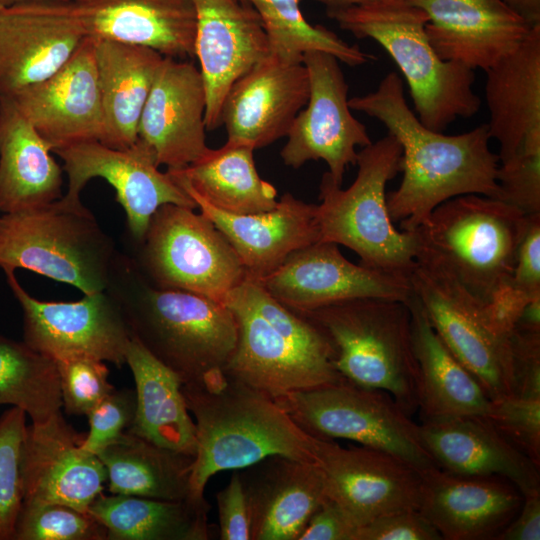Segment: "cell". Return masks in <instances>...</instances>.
I'll use <instances>...</instances> for the list:
<instances>
[{"instance_id":"cell-1","label":"cell","mask_w":540,"mask_h":540,"mask_svg":"<svg viewBox=\"0 0 540 540\" xmlns=\"http://www.w3.org/2000/svg\"><path fill=\"white\" fill-rule=\"evenodd\" d=\"M350 109L380 121L402 149L399 187L387 195L393 223L413 231L443 202L466 194L497 197L499 156L487 124L458 135L424 126L408 106L401 78L387 74L378 87L348 100Z\"/></svg>"},{"instance_id":"cell-2","label":"cell","mask_w":540,"mask_h":540,"mask_svg":"<svg viewBox=\"0 0 540 540\" xmlns=\"http://www.w3.org/2000/svg\"><path fill=\"white\" fill-rule=\"evenodd\" d=\"M105 291L118 304L131 337L175 372L183 384L217 388L238 337L233 312L196 293L160 288L133 257L117 252Z\"/></svg>"},{"instance_id":"cell-3","label":"cell","mask_w":540,"mask_h":540,"mask_svg":"<svg viewBox=\"0 0 540 540\" xmlns=\"http://www.w3.org/2000/svg\"><path fill=\"white\" fill-rule=\"evenodd\" d=\"M182 392L196 428L190 480L194 498H205V487L216 473L270 456L316 463L317 437L270 395L228 378L217 388L183 384Z\"/></svg>"},{"instance_id":"cell-4","label":"cell","mask_w":540,"mask_h":540,"mask_svg":"<svg viewBox=\"0 0 540 540\" xmlns=\"http://www.w3.org/2000/svg\"><path fill=\"white\" fill-rule=\"evenodd\" d=\"M327 15L356 38H370L385 49L404 76L416 115L427 128L443 132L456 119L479 111L474 70L437 55L425 32L427 15L409 0H377Z\"/></svg>"},{"instance_id":"cell-5","label":"cell","mask_w":540,"mask_h":540,"mask_svg":"<svg viewBox=\"0 0 540 540\" xmlns=\"http://www.w3.org/2000/svg\"><path fill=\"white\" fill-rule=\"evenodd\" d=\"M402 149L390 134L358 152V171L346 189L328 172L319 185L317 221L320 240L353 250L360 264L410 279L419 241L416 231L399 230L392 222L386 186L400 172Z\"/></svg>"},{"instance_id":"cell-6","label":"cell","mask_w":540,"mask_h":540,"mask_svg":"<svg viewBox=\"0 0 540 540\" xmlns=\"http://www.w3.org/2000/svg\"><path fill=\"white\" fill-rule=\"evenodd\" d=\"M528 216L497 198L466 194L437 206L416 231L417 258L449 271L489 303L510 283Z\"/></svg>"},{"instance_id":"cell-7","label":"cell","mask_w":540,"mask_h":540,"mask_svg":"<svg viewBox=\"0 0 540 540\" xmlns=\"http://www.w3.org/2000/svg\"><path fill=\"white\" fill-rule=\"evenodd\" d=\"M407 301L361 298L298 313L325 334L345 380L387 392L411 416L418 409V366Z\"/></svg>"},{"instance_id":"cell-8","label":"cell","mask_w":540,"mask_h":540,"mask_svg":"<svg viewBox=\"0 0 540 540\" xmlns=\"http://www.w3.org/2000/svg\"><path fill=\"white\" fill-rule=\"evenodd\" d=\"M118 250L82 202L63 197L0 215V268L26 269L85 295L105 291Z\"/></svg>"},{"instance_id":"cell-9","label":"cell","mask_w":540,"mask_h":540,"mask_svg":"<svg viewBox=\"0 0 540 540\" xmlns=\"http://www.w3.org/2000/svg\"><path fill=\"white\" fill-rule=\"evenodd\" d=\"M308 433L341 438L395 455L420 473L437 468L420 427L385 391L345 379L274 398Z\"/></svg>"},{"instance_id":"cell-10","label":"cell","mask_w":540,"mask_h":540,"mask_svg":"<svg viewBox=\"0 0 540 540\" xmlns=\"http://www.w3.org/2000/svg\"><path fill=\"white\" fill-rule=\"evenodd\" d=\"M136 257L144 276L160 288L223 302L247 277L235 250L212 221L193 208L160 206L149 221Z\"/></svg>"},{"instance_id":"cell-11","label":"cell","mask_w":540,"mask_h":540,"mask_svg":"<svg viewBox=\"0 0 540 540\" xmlns=\"http://www.w3.org/2000/svg\"><path fill=\"white\" fill-rule=\"evenodd\" d=\"M410 283L436 333L489 399L512 395L510 335L496 329L486 303L424 258L416 259Z\"/></svg>"},{"instance_id":"cell-12","label":"cell","mask_w":540,"mask_h":540,"mask_svg":"<svg viewBox=\"0 0 540 540\" xmlns=\"http://www.w3.org/2000/svg\"><path fill=\"white\" fill-rule=\"evenodd\" d=\"M63 161L68 189L62 197L80 202V193L93 178L106 180L127 218L131 238L140 244L149 221L164 204L197 208L194 200L171 174L159 170L153 149L141 139L125 149L111 148L99 141L72 145L54 152Z\"/></svg>"},{"instance_id":"cell-13","label":"cell","mask_w":540,"mask_h":540,"mask_svg":"<svg viewBox=\"0 0 540 540\" xmlns=\"http://www.w3.org/2000/svg\"><path fill=\"white\" fill-rule=\"evenodd\" d=\"M302 62L308 73L309 97L290 127L280 156L294 169L307 161L323 160L332 180L341 186L346 168L356 165V148L372 141L365 125L351 113L339 60L313 50L304 53Z\"/></svg>"},{"instance_id":"cell-14","label":"cell","mask_w":540,"mask_h":540,"mask_svg":"<svg viewBox=\"0 0 540 540\" xmlns=\"http://www.w3.org/2000/svg\"><path fill=\"white\" fill-rule=\"evenodd\" d=\"M23 312V341L56 360L90 357L117 366L126 363L131 334L121 310L106 292L87 294L74 302L41 301L5 273Z\"/></svg>"},{"instance_id":"cell-15","label":"cell","mask_w":540,"mask_h":540,"mask_svg":"<svg viewBox=\"0 0 540 540\" xmlns=\"http://www.w3.org/2000/svg\"><path fill=\"white\" fill-rule=\"evenodd\" d=\"M316 463L326 495L359 527L395 512L418 510L422 473L401 458L366 446L317 437Z\"/></svg>"},{"instance_id":"cell-16","label":"cell","mask_w":540,"mask_h":540,"mask_svg":"<svg viewBox=\"0 0 540 540\" xmlns=\"http://www.w3.org/2000/svg\"><path fill=\"white\" fill-rule=\"evenodd\" d=\"M338 246L318 241L297 249L258 281L272 297L296 312L352 299L407 301L411 297L410 279L354 264Z\"/></svg>"},{"instance_id":"cell-17","label":"cell","mask_w":540,"mask_h":540,"mask_svg":"<svg viewBox=\"0 0 540 540\" xmlns=\"http://www.w3.org/2000/svg\"><path fill=\"white\" fill-rule=\"evenodd\" d=\"M87 36L74 0H39L1 9L0 100L50 77Z\"/></svg>"},{"instance_id":"cell-18","label":"cell","mask_w":540,"mask_h":540,"mask_svg":"<svg viewBox=\"0 0 540 540\" xmlns=\"http://www.w3.org/2000/svg\"><path fill=\"white\" fill-rule=\"evenodd\" d=\"M224 303L233 312L238 337L226 367L228 379L273 398L337 383L344 378L332 359L295 344L253 309L233 289Z\"/></svg>"},{"instance_id":"cell-19","label":"cell","mask_w":540,"mask_h":540,"mask_svg":"<svg viewBox=\"0 0 540 540\" xmlns=\"http://www.w3.org/2000/svg\"><path fill=\"white\" fill-rule=\"evenodd\" d=\"M95 48L96 39L87 36L54 74L10 98L52 152L102 141L104 119Z\"/></svg>"},{"instance_id":"cell-20","label":"cell","mask_w":540,"mask_h":540,"mask_svg":"<svg viewBox=\"0 0 540 540\" xmlns=\"http://www.w3.org/2000/svg\"><path fill=\"white\" fill-rule=\"evenodd\" d=\"M195 56L206 92L205 124L221 126V109L231 86L270 55L261 18L241 0H193Z\"/></svg>"},{"instance_id":"cell-21","label":"cell","mask_w":540,"mask_h":540,"mask_svg":"<svg viewBox=\"0 0 540 540\" xmlns=\"http://www.w3.org/2000/svg\"><path fill=\"white\" fill-rule=\"evenodd\" d=\"M83 436L66 422L61 410L43 423L26 427L23 501L59 503L88 512L103 493L107 472L96 454L81 448Z\"/></svg>"},{"instance_id":"cell-22","label":"cell","mask_w":540,"mask_h":540,"mask_svg":"<svg viewBox=\"0 0 540 540\" xmlns=\"http://www.w3.org/2000/svg\"><path fill=\"white\" fill-rule=\"evenodd\" d=\"M206 92L192 62L164 57L138 125V138L154 151L158 165L181 170L199 160L206 144Z\"/></svg>"},{"instance_id":"cell-23","label":"cell","mask_w":540,"mask_h":540,"mask_svg":"<svg viewBox=\"0 0 540 540\" xmlns=\"http://www.w3.org/2000/svg\"><path fill=\"white\" fill-rule=\"evenodd\" d=\"M428 17L425 32L437 55L486 71L514 51L531 26L503 0H409Z\"/></svg>"},{"instance_id":"cell-24","label":"cell","mask_w":540,"mask_h":540,"mask_svg":"<svg viewBox=\"0 0 540 540\" xmlns=\"http://www.w3.org/2000/svg\"><path fill=\"white\" fill-rule=\"evenodd\" d=\"M309 97L303 62L290 63L269 55L229 89L221 109L227 140L256 149L286 137Z\"/></svg>"},{"instance_id":"cell-25","label":"cell","mask_w":540,"mask_h":540,"mask_svg":"<svg viewBox=\"0 0 540 540\" xmlns=\"http://www.w3.org/2000/svg\"><path fill=\"white\" fill-rule=\"evenodd\" d=\"M523 495L510 481L434 468L422 473L420 513L445 540H497Z\"/></svg>"},{"instance_id":"cell-26","label":"cell","mask_w":540,"mask_h":540,"mask_svg":"<svg viewBox=\"0 0 540 540\" xmlns=\"http://www.w3.org/2000/svg\"><path fill=\"white\" fill-rule=\"evenodd\" d=\"M250 519V540H298L327 497L317 463L270 456L240 469Z\"/></svg>"},{"instance_id":"cell-27","label":"cell","mask_w":540,"mask_h":540,"mask_svg":"<svg viewBox=\"0 0 540 540\" xmlns=\"http://www.w3.org/2000/svg\"><path fill=\"white\" fill-rule=\"evenodd\" d=\"M180 187L225 236L247 276L255 280L275 271L293 251L320 240L317 205L291 193H284L270 211L239 215L220 210L191 189Z\"/></svg>"},{"instance_id":"cell-28","label":"cell","mask_w":540,"mask_h":540,"mask_svg":"<svg viewBox=\"0 0 540 540\" xmlns=\"http://www.w3.org/2000/svg\"><path fill=\"white\" fill-rule=\"evenodd\" d=\"M422 442L438 468L458 475L497 476L522 495L540 490V473L484 416L423 419Z\"/></svg>"},{"instance_id":"cell-29","label":"cell","mask_w":540,"mask_h":540,"mask_svg":"<svg viewBox=\"0 0 540 540\" xmlns=\"http://www.w3.org/2000/svg\"><path fill=\"white\" fill-rule=\"evenodd\" d=\"M88 36L151 48L164 57H195L193 0H74Z\"/></svg>"},{"instance_id":"cell-30","label":"cell","mask_w":540,"mask_h":540,"mask_svg":"<svg viewBox=\"0 0 540 540\" xmlns=\"http://www.w3.org/2000/svg\"><path fill=\"white\" fill-rule=\"evenodd\" d=\"M485 100L491 139L500 162L530 140L540 139V24L523 42L486 71Z\"/></svg>"},{"instance_id":"cell-31","label":"cell","mask_w":540,"mask_h":540,"mask_svg":"<svg viewBox=\"0 0 540 540\" xmlns=\"http://www.w3.org/2000/svg\"><path fill=\"white\" fill-rule=\"evenodd\" d=\"M10 98L0 100V212L47 205L62 197L63 168Z\"/></svg>"},{"instance_id":"cell-32","label":"cell","mask_w":540,"mask_h":540,"mask_svg":"<svg viewBox=\"0 0 540 540\" xmlns=\"http://www.w3.org/2000/svg\"><path fill=\"white\" fill-rule=\"evenodd\" d=\"M407 303L423 419L485 416L491 400L480 383L444 344L414 293Z\"/></svg>"},{"instance_id":"cell-33","label":"cell","mask_w":540,"mask_h":540,"mask_svg":"<svg viewBox=\"0 0 540 540\" xmlns=\"http://www.w3.org/2000/svg\"><path fill=\"white\" fill-rule=\"evenodd\" d=\"M96 39L104 134L101 143L125 149L138 139V125L164 56L140 45Z\"/></svg>"},{"instance_id":"cell-34","label":"cell","mask_w":540,"mask_h":540,"mask_svg":"<svg viewBox=\"0 0 540 540\" xmlns=\"http://www.w3.org/2000/svg\"><path fill=\"white\" fill-rule=\"evenodd\" d=\"M125 358L136 394L135 417L126 431L195 456L196 428L182 392V380L133 338Z\"/></svg>"},{"instance_id":"cell-35","label":"cell","mask_w":540,"mask_h":540,"mask_svg":"<svg viewBox=\"0 0 540 540\" xmlns=\"http://www.w3.org/2000/svg\"><path fill=\"white\" fill-rule=\"evenodd\" d=\"M210 505L205 498L167 500L101 493L88 513L107 540H208Z\"/></svg>"},{"instance_id":"cell-36","label":"cell","mask_w":540,"mask_h":540,"mask_svg":"<svg viewBox=\"0 0 540 540\" xmlns=\"http://www.w3.org/2000/svg\"><path fill=\"white\" fill-rule=\"evenodd\" d=\"M254 148L229 141L209 150L181 170H167L176 183L187 187L214 207L248 215L272 210L277 204L275 187L262 179L255 166Z\"/></svg>"},{"instance_id":"cell-37","label":"cell","mask_w":540,"mask_h":540,"mask_svg":"<svg viewBox=\"0 0 540 540\" xmlns=\"http://www.w3.org/2000/svg\"><path fill=\"white\" fill-rule=\"evenodd\" d=\"M97 456L106 469L111 494L167 500L194 498L190 483L194 456L127 431Z\"/></svg>"},{"instance_id":"cell-38","label":"cell","mask_w":540,"mask_h":540,"mask_svg":"<svg viewBox=\"0 0 540 540\" xmlns=\"http://www.w3.org/2000/svg\"><path fill=\"white\" fill-rule=\"evenodd\" d=\"M22 409L33 424L43 423L62 408L56 361L0 335V405Z\"/></svg>"},{"instance_id":"cell-39","label":"cell","mask_w":540,"mask_h":540,"mask_svg":"<svg viewBox=\"0 0 540 540\" xmlns=\"http://www.w3.org/2000/svg\"><path fill=\"white\" fill-rule=\"evenodd\" d=\"M259 15L268 37L270 55L290 63L302 62L304 53L322 51L356 67L373 57L321 25H312L300 9V0H241Z\"/></svg>"},{"instance_id":"cell-40","label":"cell","mask_w":540,"mask_h":540,"mask_svg":"<svg viewBox=\"0 0 540 540\" xmlns=\"http://www.w3.org/2000/svg\"><path fill=\"white\" fill-rule=\"evenodd\" d=\"M14 540H107V532L88 512L59 503L23 501Z\"/></svg>"},{"instance_id":"cell-41","label":"cell","mask_w":540,"mask_h":540,"mask_svg":"<svg viewBox=\"0 0 540 540\" xmlns=\"http://www.w3.org/2000/svg\"><path fill=\"white\" fill-rule=\"evenodd\" d=\"M26 413L12 407L0 417V540H14L23 503L21 473Z\"/></svg>"},{"instance_id":"cell-42","label":"cell","mask_w":540,"mask_h":540,"mask_svg":"<svg viewBox=\"0 0 540 540\" xmlns=\"http://www.w3.org/2000/svg\"><path fill=\"white\" fill-rule=\"evenodd\" d=\"M62 407L69 415L87 416L113 389L104 361L90 357L56 360Z\"/></svg>"},{"instance_id":"cell-43","label":"cell","mask_w":540,"mask_h":540,"mask_svg":"<svg viewBox=\"0 0 540 540\" xmlns=\"http://www.w3.org/2000/svg\"><path fill=\"white\" fill-rule=\"evenodd\" d=\"M484 417L540 467V398L506 395L491 400Z\"/></svg>"},{"instance_id":"cell-44","label":"cell","mask_w":540,"mask_h":540,"mask_svg":"<svg viewBox=\"0 0 540 540\" xmlns=\"http://www.w3.org/2000/svg\"><path fill=\"white\" fill-rule=\"evenodd\" d=\"M497 185V199L527 215L540 213V139L525 142L499 163Z\"/></svg>"},{"instance_id":"cell-45","label":"cell","mask_w":540,"mask_h":540,"mask_svg":"<svg viewBox=\"0 0 540 540\" xmlns=\"http://www.w3.org/2000/svg\"><path fill=\"white\" fill-rule=\"evenodd\" d=\"M135 413V390L114 388L87 415L89 430L83 436L81 448L97 455L130 427Z\"/></svg>"},{"instance_id":"cell-46","label":"cell","mask_w":540,"mask_h":540,"mask_svg":"<svg viewBox=\"0 0 540 540\" xmlns=\"http://www.w3.org/2000/svg\"><path fill=\"white\" fill-rule=\"evenodd\" d=\"M510 346L512 395L540 398V331L513 329Z\"/></svg>"},{"instance_id":"cell-47","label":"cell","mask_w":540,"mask_h":540,"mask_svg":"<svg viewBox=\"0 0 540 540\" xmlns=\"http://www.w3.org/2000/svg\"><path fill=\"white\" fill-rule=\"evenodd\" d=\"M355 540H442V537L419 510H406L359 527Z\"/></svg>"},{"instance_id":"cell-48","label":"cell","mask_w":540,"mask_h":540,"mask_svg":"<svg viewBox=\"0 0 540 540\" xmlns=\"http://www.w3.org/2000/svg\"><path fill=\"white\" fill-rule=\"evenodd\" d=\"M509 285L528 299L540 297V213L528 216Z\"/></svg>"},{"instance_id":"cell-49","label":"cell","mask_w":540,"mask_h":540,"mask_svg":"<svg viewBox=\"0 0 540 540\" xmlns=\"http://www.w3.org/2000/svg\"><path fill=\"white\" fill-rule=\"evenodd\" d=\"M221 540H250L248 503L239 470H233L227 486L216 495Z\"/></svg>"},{"instance_id":"cell-50","label":"cell","mask_w":540,"mask_h":540,"mask_svg":"<svg viewBox=\"0 0 540 540\" xmlns=\"http://www.w3.org/2000/svg\"><path fill=\"white\" fill-rule=\"evenodd\" d=\"M357 528L329 497L312 514L298 540H355Z\"/></svg>"},{"instance_id":"cell-51","label":"cell","mask_w":540,"mask_h":540,"mask_svg":"<svg viewBox=\"0 0 540 540\" xmlns=\"http://www.w3.org/2000/svg\"><path fill=\"white\" fill-rule=\"evenodd\" d=\"M540 539V490L523 495L520 510L497 540Z\"/></svg>"},{"instance_id":"cell-52","label":"cell","mask_w":540,"mask_h":540,"mask_svg":"<svg viewBox=\"0 0 540 540\" xmlns=\"http://www.w3.org/2000/svg\"><path fill=\"white\" fill-rule=\"evenodd\" d=\"M531 26L540 24V0H503Z\"/></svg>"},{"instance_id":"cell-53","label":"cell","mask_w":540,"mask_h":540,"mask_svg":"<svg viewBox=\"0 0 540 540\" xmlns=\"http://www.w3.org/2000/svg\"><path fill=\"white\" fill-rule=\"evenodd\" d=\"M326 6L327 12L363 5L377 0H314Z\"/></svg>"},{"instance_id":"cell-54","label":"cell","mask_w":540,"mask_h":540,"mask_svg":"<svg viewBox=\"0 0 540 540\" xmlns=\"http://www.w3.org/2000/svg\"><path fill=\"white\" fill-rule=\"evenodd\" d=\"M31 1H39V0H0V10L16 5V4L31 2ZM62 1H73V0H62Z\"/></svg>"}]
</instances>
